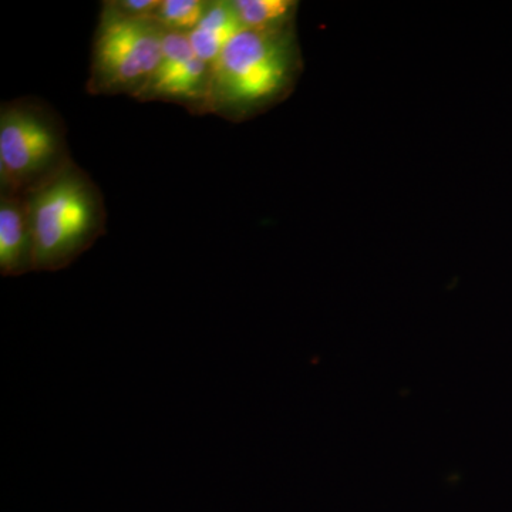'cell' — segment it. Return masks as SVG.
I'll list each match as a JSON object with an SVG mask.
<instances>
[{
  "label": "cell",
  "mask_w": 512,
  "mask_h": 512,
  "mask_svg": "<svg viewBox=\"0 0 512 512\" xmlns=\"http://www.w3.org/2000/svg\"><path fill=\"white\" fill-rule=\"evenodd\" d=\"M210 74V64L195 56L188 35L165 30L161 62L134 99L141 103L167 101L180 104L191 113L204 114Z\"/></svg>",
  "instance_id": "obj_5"
},
{
  "label": "cell",
  "mask_w": 512,
  "mask_h": 512,
  "mask_svg": "<svg viewBox=\"0 0 512 512\" xmlns=\"http://www.w3.org/2000/svg\"><path fill=\"white\" fill-rule=\"evenodd\" d=\"M164 35L156 20L124 18L103 2L94 33L87 93L134 99L161 62Z\"/></svg>",
  "instance_id": "obj_4"
},
{
  "label": "cell",
  "mask_w": 512,
  "mask_h": 512,
  "mask_svg": "<svg viewBox=\"0 0 512 512\" xmlns=\"http://www.w3.org/2000/svg\"><path fill=\"white\" fill-rule=\"evenodd\" d=\"M245 29L255 32H282L296 28V0H234Z\"/></svg>",
  "instance_id": "obj_8"
},
{
  "label": "cell",
  "mask_w": 512,
  "mask_h": 512,
  "mask_svg": "<svg viewBox=\"0 0 512 512\" xmlns=\"http://www.w3.org/2000/svg\"><path fill=\"white\" fill-rule=\"evenodd\" d=\"M104 3L124 18L156 20L161 0H109Z\"/></svg>",
  "instance_id": "obj_10"
},
{
  "label": "cell",
  "mask_w": 512,
  "mask_h": 512,
  "mask_svg": "<svg viewBox=\"0 0 512 512\" xmlns=\"http://www.w3.org/2000/svg\"><path fill=\"white\" fill-rule=\"evenodd\" d=\"M303 72L296 28L242 30L211 66L204 114L241 123L288 99Z\"/></svg>",
  "instance_id": "obj_1"
},
{
  "label": "cell",
  "mask_w": 512,
  "mask_h": 512,
  "mask_svg": "<svg viewBox=\"0 0 512 512\" xmlns=\"http://www.w3.org/2000/svg\"><path fill=\"white\" fill-rule=\"evenodd\" d=\"M35 232V271L72 265L106 234L107 210L99 185L76 163L28 195Z\"/></svg>",
  "instance_id": "obj_2"
},
{
  "label": "cell",
  "mask_w": 512,
  "mask_h": 512,
  "mask_svg": "<svg viewBox=\"0 0 512 512\" xmlns=\"http://www.w3.org/2000/svg\"><path fill=\"white\" fill-rule=\"evenodd\" d=\"M73 161L66 123L50 104L32 96L3 101L0 194H32Z\"/></svg>",
  "instance_id": "obj_3"
},
{
  "label": "cell",
  "mask_w": 512,
  "mask_h": 512,
  "mask_svg": "<svg viewBox=\"0 0 512 512\" xmlns=\"http://www.w3.org/2000/svg\"><path fill=\"white\" fill-rule=\"evenodd\" d=\"M242 30L234 0H212L200 25L188 37L195 56L212 66Z\"/></svg>",
  "instance_id": "obj_7"
},
{
  "label": "cell",
  "mask_w": 512,
  "mask_h": 512,
  "mask_svg": "<svg viewBox=\"0 0 512 512\" xmlns=\"http://www.w3.org/2000/svg\"><path fill=\"white\" fill-rule=\"evenodd\" d=\"M208 0H161L156 22L167 32L190 35L200 25Z\"/></svg>",
  "instance_id": "obj_9"
},
{
  "label": "cell",
  "mask_w": 512,
  "mask_h": 512,
  "mask_svg": "<svg viewBox=\"0 0 512 512\" xmlns=\"http://www.w3.org/2000/svg\"><path fill=\"white\" fill-rule=\"evenodd\" d=\"M35 271V232L28 195L0 194V274Z\"/></svg>",
  "instance_id": "obj_6"
}]
</instances>
